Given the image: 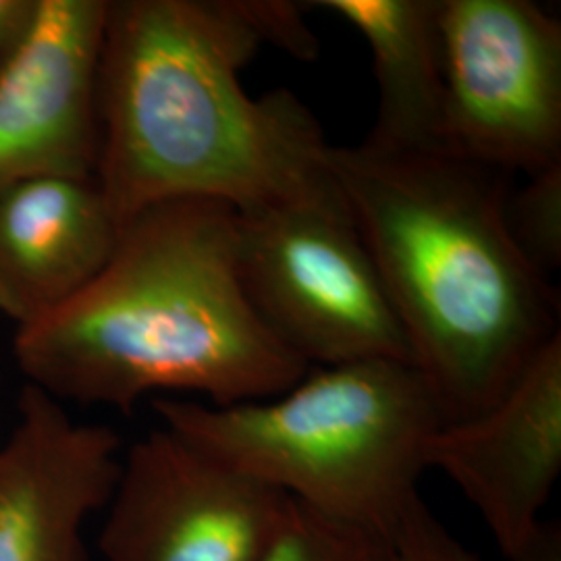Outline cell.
Segmentation results:
<instances>
[{
  "label": "cell",
  "mask_w": 561,
  "mask_h": 561,
  "mask_svg": "<svg viewBox=\"0 0 561 561\" xmlns=\"http://www.w3.org/2000/svg\"><path fill=\"white\" fill-rule=\"evenodd\" d=\"M306 2L108 0L94 181L119 227L157 204L238 213L343 202L331 144L289 90L261 99L241 71L264 44L312 59Z\"/></svg>",
  "instance_id": "cell-1"
},
{
  "label": "cell",
  "mask_w": 561,
  "mask_h": 561,
  "mask_svg": "<svg viewBox=\"0 0 561 561\" xmlns=\"http://www.w3.org/2000/svg\"><path fill=\"white\" fill-rule=\"evenodd\" d=\"M13 356L55 400L123 414L157 393L217 408L268 400L310 370L248 300L238 210L213 201L164 202L125 222L94 279L18 329Z\"/></svg>",
  "instance_id": "cell-2"
},
{
  "label": "cell",
  "mask_w": 561,
  "mask_h": 561,
  "mask_svg": "<svg viewBox=\"0 0 561 561\" xmlns=\"http://www.w3.org/2000/svg\"><path fill=\"white\" fill-rule=\"evenodd\" d=\"M329 162L443 424L481 414L560 335L558 294L507 227V173L368 141Z\"/></svg>",
  "instance_id": "cell-3"
},
{
  "label": "cell",
  "mask_w": 561,
  "mask_h": 561,
  "mask_svg": "<svg viewBox=\"0 0 561 561\" xmlns=\"http://www.w3.org/2000/svg\"><path fill=\"white\" fill-rule=\"evenodd\" d=\"M152 408L217 460L387 542L421 500L426 443L443 424L421 375L393 360L314 366L268 400Z\"/></svg>",
  "instance_id": "cell-4"
},
{
  "label": "cell",
  "mask_w": 561,
  "mask_h": 561,
  "mask_svg": "<svg viewBox=\"0 0 561 561\" xmlns=\"http://www.w3.org/2000/svg\"><path fill=\"white\" fill-rule=\"evenodd\" d=\"M238 266L256 314L310 368L412 366L403 327L345 201L238 213Z\"/></svg>",
  "instance_id": "cell-5"
},
{
  "label": "cell",
  "mask_w": 561,
  "mask_h": 561,
  "mask_svg": "<svg viewBox=\"0 0 561 561\" xmlns=\"http://www.w3.org/2000/svg\"><path fill=\"white\" fill-rule=\"evenodd\" d=\"M443 150L535 175L561 162V23L530 0H442Z\"/></svg>",
  "instance_id": "cell-6"
},
{
  "label": "cell",
  "mask_w": 561,
  "mask_h": 561,
  "mask_svg": "<svg viewBox=\"0 0 561 561\" xmlns=\"http://www.w3.org/2000/svg\"><path fill=\"white\" fill-rule=\"evenodd\" d=\"M291 500L159 426L121 458L102 561H256Z\"/></svg>",
  "instance_id": "cell-7"
},
{
  "label": "cell",
  "mask_w": 561,
  "mask_h": 561,
  "mask_svg": "<svg viewBox=\"0 0 561 561\" xmlns=\"http://www.w3.org/2000/svg\"><path fill=\"white\" fill-rule=\"evenodd\" d=\"M424 460L477 507L503 560L561 561L560 528L542 518L561 472V335L491 408L442 424Z\"/></svg>",
  "instance_id": "cell-8"
},
{
  "label": "cell",
  "mask_w": 561,
  "mask_h": 561,
  "mask_svg": "<svg viewBox=\"0 0 561 561\" xmlns=\"http://www.w3.org/2000/svg\"><path fill=\"white\" fill-rule=\"evenodd\" d=\"M106 9L41 0L34 32L0 65V194L38 178L94 180Z\"/></svg>",
  "instance_id": "cell-9"
},
{
  "label": "cell",
  "mask_w": 561,
  "mask_h": 561,
  "mask_svg": "<svg viewBox=\"0 0 561 561\" xmlns=\"http://www.w3.org/2000/svg\"><path fill=\"white\" fill-rule=\"evenodd\" d=\"M121 458L113 428L76 421L25 385L0 445V561H90L83 533L111 500Z\"/></svg>",
  "instance_id": "cell-10"
},
{
  "label": "cell",
  "mask_w": 561,
  "mask_h": 561,
  "mask_svg": "<svg viewBox=\"0 0 561 561\" xmlns=\"http://www.w3.org/2000/svg\"><path fill=\"white\" fill-rule=\"evenodd\" d=\"M121 227L94 180L38 178L0 194V317L18 329L71 300L115 250Z\"/></svg>",
  "instance_id": "cell-11"
},
{
  "label": "cell",
  "mask_w": 561,
  "mask_h": 561,
  "mask_svg": "<svg viewBox=\"0 0 561 561\" xmlns=\"http://www.w3.org/2000/svg\"><path fill=\"white\" fill-rule=\"evenodd\" d=\"M368 44L379 113L364 141L400 152L443 150L442 0H312Z\"/></svg>",
  "instance_id": "cell-12"
},
{
  "label": "cell",
  "mask_w": 561,
  "mask_h": 561,
  "mask_svg": "<svg viewBox=\"0 0 561 561\" xmlns=\"http://www.w3.org/2000/svg\"><path fill=\"white\" fill-rule=\"evenodd\" d=\"M256 561H389V542L291 500L287 518Z\"/></svg>",
  "instance_id": "cell-13"
},
{
  "label": "cell",
  "mask_w": 561,
  "mask_h": 561,
  "mask_svg": "<svg viewBox=\"0 0 561 561\" xmlns=\"http://www.w3.org/2000/svg\"><path fill=\"white\" fill-rule=\"evenodd\" d=\"M505 219L522 254L545 277L561 264V162L528 175L520 192L507 196Z\"/></svg>",
  "instance_id": "cell-14"
},
{
  "label": "cell",
  "mask_w": 561,
  "mask_h": 561,
  "mask_svg": "<svg viewBox=\"0 0 561 561\" xmlns=\"http://www.w3.org/2000/svg\"><path fill=\"white\" fill-rule=\"evenodd\" d=\"M389 561H479V556L461 545L421 497L389 542Z\"/></svg>",
  "instance_id": "cell-15"
},
{
  "label": "cell",
  "mask_w": 561,
  "mask_h": 561,
  "mask_svg": "<svg viewBox=\"0 0 561 561\" xmlns=\"http://www.w3.org/2000/svg\"><path fill=\"white\" fill-rule=\"evenodd\" d=\"M38 13L41 0H0V65L30 38Z\"/></svg>",
  "instance_id": "cell-16"
}]
</instances>
